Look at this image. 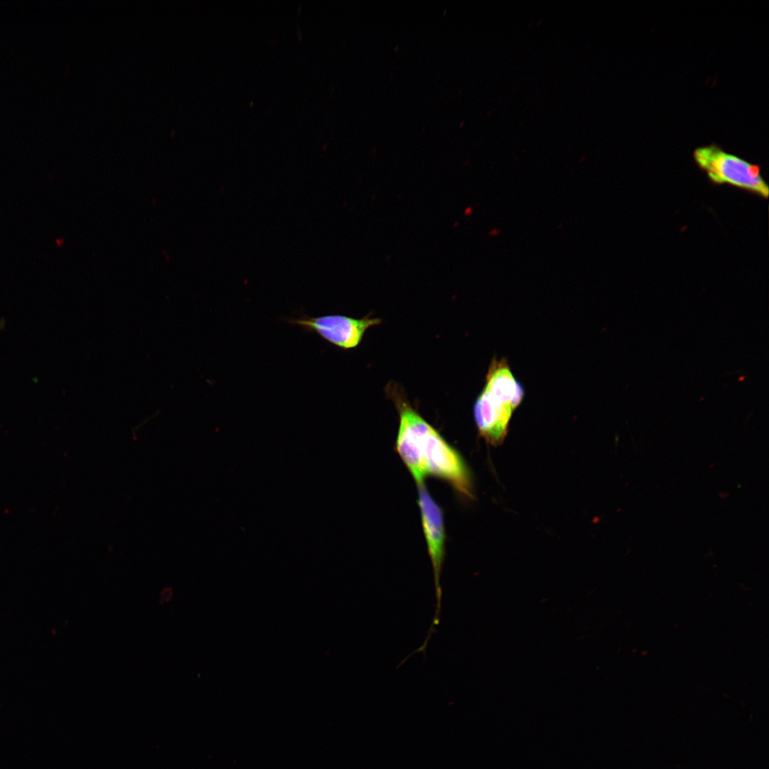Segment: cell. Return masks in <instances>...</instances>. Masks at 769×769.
<instances>
[{"label": "cell", "instance_id": "cell-2", "mask_svg": "<svg viewBox=\"0 0 769 769\" xmlns=\"http://www.w3.org/2000/svg\"><path fill=\"white\" fill-rule=\"evenodd\" d=\"M694 156L696 164L713 182L729 184L768 198V186L763 179L758 166L715 145L697 148Z\"/></svg>", "mask_w": 769, "mask_h": 769}, {"label": "cell", "instance_id": "cell-7", "mask_svg": "<svg viewBox=\"0 0 769 769\" xmlns=\"http://www.w3.org/2000/svg\"><path fill=\"white\" fill-rule=\"evenodd\" d=\"M172 589H170V588H164V590L161 592L160 602L162 603L163 602L169 601L172 599Z\"/></svg>", "mask_w": 769, "mask_h": 769}, {"label": "cell", "instance_id": "cell-5", "mask_svg": "<svg viewBox=\"0 0 769 769\" xmlns=\"http://www.w3.org/2000/svg\"><path fill=\"white\" fill-rule=\"evenodd\" d=\"M514 409L486 389L474 403V415L478 433L487 443L501 444L505 439Z\"/></svg>", "mask_w": 769, "mask_h": 769}, {"label": "cell", "instance_id": "cell-3", "mask_svg": "<svg viewBox=\"0 0 769 769\" xmlns=\"http://www.w3.org/2000/svg\"><path fill=\"white\" fill-rule=\"evenodd\" d=\"M286 321L295 325L306 333H315L326 342L342 350L356 347L367 329L381 323L377 318H353L342 315L310 317L303 315Z\"/></svg>", "mask_w": 769, "mask_h": 769}, {"label": "cell", "instance_id": "cell-4", "mask_svg": "<svg viewBox=\"0 0 769 769\" xmlns=\"http://www.w3.org/2000/svg\"><path fill=\"white\" fill-rule=\"evenodd\" d=\"M418 486V503L428 553L431 561L437 606L433 625L439 622L441 588L440 575L445 556V530L440 507L432 498L423 483Z\"/></svg>", "mask_w": 769, "mask_h": 769}, {"label": "cell", "instance_id": "cell-6", "mask_svg": "<svg viewBox=\"0 0 769 769\" xmlns=\"http://www.w3.org/2000/svg\"><path fill=\"white\" fill-rule=\"evenodd\" d=\"M483 389L510 405L514 410L524 397L523 385L513 376L505 358L492 360Z\"/></svg>", "mask_w": 769, "mask_h": 769}, {"label": "cell", "instance_id": "cell-8", "mask_svg": "<svg viewBox=\"0 0 769 769\" xmlns=\"http://www.w3.org/2000/svg\"><path fill=\"white\" fill-rule=\"evenodd\" d=\"M490 233H491L490 234L491 236H495L498 235V234L500 233V230L498 229H493Z\"/></svg>", "mask_w": 769, "mask_h": 769}, {"label": "cell", "instance_id": "cell-1", "mask_svg": "<svg viewBox=\"0 0 769 769\" xmlns=\"http://www.w3.org/2000/svg\"><path fill=\"white\" fill-rule=\"evenodd\" d=\"M389 393L399 417L396 451L417 484L434 476L471 498V477L461 455L397 391L392 388Z\"/></svg>", "mask_w": 769, "mask_h": 769}]
</instances>
